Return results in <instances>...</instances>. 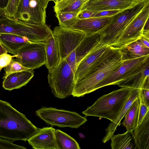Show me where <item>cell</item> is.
<instances>
[{
  "mask_svg": "<svg viewBox=\"0 0 149 149\" xmlns=\"http://www.w3.org/2000/svg\"><path fill=\"white\" fill-rule=\"evenodd\" d=\"M119 48L109 46L97 65L76 82L72 95L79 97L93 92L95 87L117 70L124 61Z\"/></svg>",
  "mask_w": 149,
  "mask_h": 149,
  "instance_id": "1",
  "label": "cell"
},
{
  "mask_svg": "<svg viewBox=\"0 0 149 149\" xmlns=\"http://www.w3.org/2000/svg\"><path fill=\"white\" fill-rule=\"evenodd\" d=\"M25 115L8 102L0 100V137L13 141L26 142L37 131Z\"/></svg>",
  "mask_w": 149,
  "mask_h": 149,
  "instance_id": "2",
  "label": "cell"
},
{
  "mask_svg": "<svg viewBox=\"0 0 149 149\" xmlns=\"http://www.w3.org/2000/svg\"><path fill=\"white\" fill-rule=\"evenodd\" d=\"M131 88L121 87L100 97L91 106L82 112L86 116L103 118L114 122L128 99Z\"/></svg>",
  "mask_w": 149,
  "mask_h": 149,
  "instance_id": "3",
  "label": "cell"
},
{
  "mask_svg": "<svg viewBox=\"0 0 149 149\" xmlns=\"http://www.w3.org/2000/svg\"><path fill=\"white\" fill-rule=\"evenodd\" d=\"M4 33L19 36L33 42H45L53 34L46 24H34L8 18L0 22V33Z\"/></svg>",
  "mask_w": 149,
  "mask_h": 149,
  "instance_id": "4",
  "label": "cell"
},
{
  "mask_svg": "<svg viewBox=\"0 0 149 149\" xmlns=\"http://www.w3.org/2000/svg\"><path fill=\"white\" fill-rule=\"evenodd\" d=\"M148 3L149 0L140 2L134 6L121 11L117 17L99 32L100 40L99 43L107 46L114 45L128 24Z\"/></svg>",
  "mask_w": 149,
  "mask_h": 149,
  "instance_id": "5",
  "label": "cell"
},
{
  "mask_svg": "<svg viewBox=\"0 0 149 149\" xmlns=\"http://www.w3.org/2000/svg\"><path fill=\"white\" fill-rule=\"evenodd\" d=\"M48 83L54 96L63 99L72 95L74 85V74L65 59L52 71L48 72Z\"/></svg>",
  "mask_w": 149,
  "mask_h": 149,
  "instance_id": "6",
  "label": "cell"
},
{
  "mask_svg": "<svg viewBox=\"0 0 149 149\" xmlns=\"http://www.w3.org/2000/svg\"><path fill=\"white\" fill-rule=\"evenodd\" d=\"M36 113L47 124L61 127L78 128L87 121L86 117L76 112L51 107H42Z\"/></svg>",
  "mask_w": 149,
  "mask_h": 149,
  "instance_id": "7",
  "label": "cell"
},
{
  "mask_svg": "<svg viewBox=\"0 0 149 149\" xmlns=\"http://www.w3.org/2000/svg\"><path fill=\"white\" fill-rule=\"evenodd\" d=\"M14 60L32 70L45 65L46 58L45 42H30L18 50Z\"/></svg>",
  "mask_w": 149,
  "mask_h": 149,
  "instance_id": "8",
  "label": "cell"
},
{
  "mask_svg": "<svg viewBox=\"0 0 149 149\" xmlns=\"http://www.w3.org/2000/svg\"><path fill=\"white\" fill-rule=\"evenodd\" d=\"M149 17V3L128 24L116 42L111 47L120 49L139 39L142 35L144 24Z\"/></svg>",
  "mask_w": 149,
  "mask_h": 149,
  "instance_id": "9",
  "label": "cell"
},
{
  "mask_svg": "<svg viewBox=\"0 0 149 149\" xmlns=\"http://www.w3.org/2000/svg\"><path fill=\"white\" fill-rule=\"evenodd\" d=\"M52 32L58 43L61 60L75 49L86 36L81 31L60 26L55 27Z\"/></svg>",
  "mask_w": 149,
  "mask_h": 149,
  "instance_id": "10",
  "label": "cell"
},
{
  "mask_svg": "<svg viewBox=\"0 0 149 149\" xmlns=\"http://www.w3.org/2000/svg\"><path fill=\"white\" fill-rule=\"evenodd\" d=\"M148 58L149 55L124 61L117 70L97 84L93 91L107 86L117 85L134 73Z\"/></svg>",
  "mask_w": 149,
  "mask_h": 149,
  "instance_id": "11",
  "label": "cell"
},
{
  "mask_svg": "<svg viewBox=\"0 0 149 149\" xmlns=\"http://www.w3.org/2000/svg\"><path fill=\"white\" fill-rule=\"evenodd\" d=\"M121 11L110 16L83 19L78 18L74 23L69 28L81 31L85 33L86 36H91L99 33L117 17Z\"/></svg>",
  "mask_w": 149,
  "mask_h": 149,
  "instance_id": "12",
  "label": "cell"
},
{
  "mask_svg": "<svg viewBox=\"0 0 149 149\" xmlns=\"http://www.w3.org/2000/svg\"><path fill=\"white\" fill-rule=\"evenodd\" d=\"M109 47L98 43L81 61L77 66L74 75L75 83L97 65Z\"/></svg>",
  "mask_w": 149,
  "mask_h": 149,
  "instance_id": "13",
  "label": "cell"
},
{
  "mask_svg": "<svg viewBox=\"0 0 149 149\" xmlns=\"http://www.w3.org/2000/svg\"><path fill=\"white\" fill-rule=\"evenodd\" d=\"M136 0H90L82 7L94 13L110 10H124L137 5Z\"/></svg>",
  "mask_w": 149,
  "mask_h": 149,
  "instance_id": "14",
  "label": "cell"
},
{
  "mask_svg": "<svg viewBox=\"0 0 149 149\" xmlns=\"http://www.w3.org/2000/svg\"><path fill=\"white\" fill-rule=\"evenodd\" d=\"M55 130L52 127L39 128L37 132L28 140L29 143L35 149H58Z\"/></svg>",
  "mask_w": 149,
  "mask_h": 149,
  "instance_id": "15",
  "label": "cell"
},
{
  "mask_svg": "<svg viewBox=\"0 0 149 149\" xmlns=\"http://www.w3.org/2000/svg\"><path fill=\"white\" fill-rule=\"evenodd\" d=\"M34 74L31 69L11 73L3 77L2 86L10 91L20 88L30 81Z\"/></svg>",
  "mask_w": 149,
  "mask_h": 149,
  "instance_id": "16",
  "label": "cell"
},
{
  "mask_svg": "<svg viewBox=\"0 0 149 149\" xmlns=\"http://www.w3.org/2000/svg\"><path fill=\"white\" fill-rule=\"evenodd\" d=\"M149 77V58L147 59L131 75L117 85L121 87L140 89Z\"/></svg>",
  "mask_w": 149,
  "mask_h": 149,
  "instance_id": "17",
  "label": "cell"
},
{
  "mask_svg": "<svg viewBox=\"0 0 149 149\" xmlns=\"http://www.w3.org/2000/svg\"><path fill=\"white\" fill-rule=\"evenodd\" d=\"M46 61L45 64L49 72L53 70L59 64L61 59L58 43L53 34L45 42Z\"/></svg>",
  "mask_w": 149,
  "mask_h": 149,
  "instance_id": "18",
  "label": "cell"
},
{
  "mask_svg": "<svg viewBox=\"0 0 149 149\" xmlns=\"http://www.w3.org/2000/svg\"><path fill=\"white\" fill-rule=\"evenodd\" d=\"M140 89H132L131 94L127 102L120 112L118 116L113 122L110 123L106 129V134L102 140L103 143L107 142L114 135L118 126L121 124V121L134 101L139 97Z\"/></svg>",
  "mask_w": 149,
  "mask_h": 149,
  "instance_id": "19",
  "label": "cell"
},
{
  "mask_svg": "<svg viewBox=\"0 0 149 149\" xmlns=\"http://www.w3.org/2000/svg\"><path fill=\"white\" fill-rule=\"evenodd\" d=\"M132 131L138 149H149V111L141 123Z\"/></svg>",
  "mask_w": 149,
  "mask_h": 149,
  "instance_id": "20",
  "label": "cell"
},
{
  "mask_svg": "<svg viewBox=\"0 0 149 149\" xmlns=\"http://www.w3.org/2000/svg\"><path fill=\"white\" fill-rule=\"evenodd\" d=\"M31 42L26 38L9 33H0V43L8 52L16 55L19 49Z\"/></svg>",
  "mask_w": 149,
  "mask_h": 149,
  "instance_id": "21",
  "label": "cell"
},
{
  "mask_svg": "<svg viewBox=\"0 0 149 149\" xmlns=\"http://www.w3.org/2000/svg\"><path fill=\"white\" fill-rule=\"evenodd\" d=\"M119 49L123 61L149 55V48L145 46L140 39Z\"/></svg>",
  "mask_w": 149,
  "mask_h": 149,
  "instance_id": "22",
  "label": "cell"
},
{
  "mask_svg": "<svg viewBox=\"0 0 149 149\" xmlns=\"http://www.w3.org/2000/svg\"><path fill=\"white\" fill-rule=\"evenodd\" d=\"M112 149H138L132 130L122 134L113 135L111 139Z\"/></svg>",
  "mask_w": 149,
  "mask_h": 149,
  "instance_id": "23",
  "label": "cell"
},
{
  "mask_svg": "<svg viewBox=\"0 0 149 149\" xmlns=\"http://www.w3.org/2000/svg\"><path fill=\"white\" fill-rule=\"evenodd\" d=\"M100 40L99 33L85 36L76 48L77 66L81 61L99 42Z\"/></svg>",
  "mask_w": 149,
  "mask_h": 149,
  "instance_id": "24",
  "label": "cell"
},
{
  "mask_svg": "<svg viewBox=\"0 0 149 149\" xmlns=\"http://www.w3.org/2000/svg\"><path fill=\"white\" fill-rule=\"evenodd\" d=\"M46 10L42 7L39 0H30L29 23L37 25L45 24Z\"/></svg>",
  "mask_w": 149,
  "mask_h": 149,
  "instance_id": "25",
  "label": "cell"
},
{
  "mask_svg": "<svg viewBox=\"0 0 149 149\" xmlns=\"http://www.w3.org/2000/svg\"><path fill=\"white\" fill-rule=\"evenodd\" d=\"M90 0H61L54 6L55 13L71 12L79 13L84 5Z\"/></svg>",
  "mask_w": 149,
  "mask_h": 149,
  "instance_id": "26",
  "label": "cell"
},
{
  "mask_svg": "<svg viewBox=\"0 0 149 149\" xmlns=\"http://www.w3.org/2000/svg\"><path fill=\"white\" fill-rule=\"evenodd\" d=\"M140 102L138 97L133 102L125 115L122 123L127 130H132L137 125Z\"/></svg>",
  "mask_w": 149,
  "mask_h": 149,
  "instance_id": "27",
  "label": "cell"
},
{
  "mask_svg": "<svg viewBox=\"0 0 149 149\" xmlns=\"http://www.w3.org/2000/svg\"><path fill=\"white\" fill-rule=\"evenodd\" d=\"M55 135L58 149H80L74 139L60 130H55Z\"/></svg>",
  "mask_w": 149,
  "mask_h": 149,
  "instance_id": "28",
  "label": "cell"
},
{
  "mask_svg": "<svg viewBox=\"0 0 149 149\" xmlns=\"http://www.w3.org/2000/svg\"><path fill=\"white\" fill-rule=\"evenodd\" d=\"M79 13L74 12H63L56 14L59 26L69 28L73 25L77 20Z\"/></svg>",
  "mask_w": 149,
  "mask_h": 149,
  "instance_id": "29",
  "label": "cell"
},
{
  "mask_svg": "<svg viewBox=\"0 0 149 149\" xmlns=\"http://www.w3.org/2000/svg\"><path fill=\"white\" fill-rule=\"evenodd\" d=\"M30 0H21L15 19L29 23Z\"/></svg>",
  "mask_w": 149,
  "mask_h": 149,
  "instance_id": "30",
  "label": "cell"
},
{
  "mask_svg": "<svg viewBox=\"0 0 149 149\" xmlns=\"http://www.w3.org/2000/svg\"><path fill=\"white\" fill-rule=\"evenodd\" d=\"M21 0H8L4 8L6 15L10 19H15Z\"/></svg>",
  "mask_w": 149,
  "mask_h": 149,
  "instance_id": "31",
  "label": "cell"
},
{
  "mask_svg": "<svg viewBox=\"0 0 149 149\" xmlns=\"http://www.w3.org/2000/svg\"><path fill=\"white\" fill-rule=\"evenodd\" d=\"M138 97L140 103L149 106V77L145 80L140 89Z\"/></svg>",
  "mask_w": 149,
  "mask_h": 149,
  "instance_id": "32",
  "label": "cell"
},
{
  "mask_svg": "<svg viewBox=\"0 0 149 149\" xmlns=\"http://www.w3.org/2000/svg\"><path fill=\"white\" fill-rule=\"evenodd\" d=\"M4 69L5 71L4 76L13 72L30 69L24 67L19 63L13 59L8 65L4 68Z\"/></svg>",
  "mask_w": 149,
  "mask_h": 149,
  "instance_id": "33",
  "label": "cell"
},
{
  "mask_svg": "<svg viewBox=\"0 0 149 149\" xmlns=\"http://www.w3.org/2000/svg\"><path fill=\"white\" fill-rule=\"evenodd\" d=\"M64 59L69 65L74 75L77 67L76 49L72 51Z\"/></svg>",
  "mask_w": 149,
  "mask_h": 149,
  "instance_id": "34",
  "label": "cell"
},
{
  "mask_svg": "<svg viewBox=\"0 0 149 149\" xmlns=\"http://www.w3.org/2000/svg\"><path fill=\"white\" fill-rule=\"evenodd\" d=\"M13 141L0 137V149H26L24 146L13 144Z\"/></svg>",
  "mask_w": 149,
  "mask_h": 149,
  "instance_id": "35",
  "label": "cell"
},
{
  "mask_svg": "<svg viewBox=\"0 0 149 149\" xmlns=\"http://www.w3.org/2000/svg\"><path fill=\"white\" fill-rule=\"evenodd\" d=\"M16 55H11L7 54H4L0 56V72L3 68L8 65L12 59L15 57Z\"/></svg>",
  "mask_w": 149,
  "mask_h": 149,
  "instance_id": "36",
  "label": "cell"
},
{
  "mask_svg": "<svg viewBox=\"0 0 149 149\" xmlns=\"http://www.w3.org/2000/svg\"><path fill=\"white\" fill-rule=\"evenodd\" d=\"M149 111V106L142 103L140 104L139 115L137 125L142 122L146 115Z\"/></svg>",
  "mask_w": 149,
  "mask_h": 149,
  "instance_id": "37",
  "label": "cell"
},
{
  "mask_svg": "<svg viewBox=\"0 0 149 149\" xmlns=\"http://www.w3.org/2000/svg\"><path fill=\"white\" fill-rule=\"evenodd\" d=\"M123 10H110L96 12L92 16V17L111 16L118 13Z\"/></svg>",
  "mask_w": 149,
  "mask_h": 149,
  "instance_id": "38",
  "label": "cell"
},
{
  "mask_svg": "<svg viewBox=\"0 0 149 149\" xmlns=\"http://www.w3.org/2000/svg\"><path fill=\"white\" fill-rule=\"evenodd\" d=\"M95 13L88 10H82L78 14L77 18L79 19H83L92 17Z\"/></svg>",
  "mask_w": 149,
  "mask_h": 149,
  "instance_id": "39",
  "label": "cell"
},
{
  "mask_svg": "<svg viewBox=\"0 0 149 149\" xmlns=\"http://www.w3.org/2000/svg\"><path fill=\"white\" fill-rule=\"evenodd\" d=\"M140 40L142 44L146 47L149 48V38H148L142 35Z\"/></svg>",
  "mask_w": 149,
  "mask_h": 149,
  "instance_id": "40",
  "label": "cell"
},
{
  "mask_svg": "<svg viewBox=\"0 0 149 149\" xmlns=\"http://www.w3.org/2000/svg\"><path fill=\"white\" fill-rule=\"evenodd\" d=\"M7 18L6 15L4 8L0 7V22Z\"/></svg>",
  "mask_w": 149,
  "mask_h": 149,
  "instance_id": "41",
  "label": "cell"
},
{
  "mask_svg": "<svg viewBox=\"0 0 149 149\" xmlns=\"http://www.w3.org/2000/svg\"><path fill=\"white\" fill-rule=\"evenodd\" d=\"M40 3L44 9L46 10L47 6L49 2L50 1V0H39Z\"/></svg>",
  "mask_w": 149,
  "mask_h": 149,
  "instance_id": "42",
  "label": "cell"
},
{
  "mask_svg": "<svg viewBox=\"0 0 149 149\" xmlns=\"http://www.w3.org/2000/svg\"><path fill=\"white\" fill-rule=\"evenodd\" d=\"M8 0H0V7L4 8L6 6Z\"/></svg>",
  "mask_w": 149,
  "mask_h": 149,
  "instance_id": "43",
  "label": "cell"
},
{
  "mask_svg": "<svg viewBox=\"0 0 149 149\" xmlns=\"http://www.w3.org/2000/svg\"><path fill=\"white\" fill-rule=\"evenodd\" d=\"M7 53V51L0 43V56L4 54Z\"/></svg>",
  "mask_w": 149,
  "mask_h": 149,
  "instance_id": "44",
  "label": "cell"
},
{
  "mask_svg": "<svg viewBox=\"0 0 149 149\" xmlns=\"http://www.w3.org/2000/svg\"><path fill=\"white\" fill-rule=\"evenodd\" d=\"M136 0L138 1V2H140L146 1L148 0Z\"/></svg>",
  "mask_w": 149,
  "mask_h": 149,
  "instance_id": "45",
  "label": "cell"
},
{
  "mask_svg": "<svg viewBox=\"0 0 149 149\" xmlns=\"http://www.w3.org/2000/svg\"><path fill=\"white\" fill-rule=\"evenodd\" d=\"M50 0V1H53L54 3L55 4L56 3V0Z\"/></svg>",
  "mask_w": 149,
  "mask_h": 149,
  "instance_id": "46",
  "label": "cell"
},
{
  "mask_svg": "<svg viewBox=\"0 0 149 149\" xmlns=\"http://www.w3.org/2000/svg\"><path fill=\"white\" fill-rule=\"evenodd\" d=\"M56 0V3L57 2H58V1H61V0Z\"/></svg>",
  "mask_w": 149,
  "mask_h": 149,
  "instance_id": "47",
  "label": "cell"
}]
</instances>
